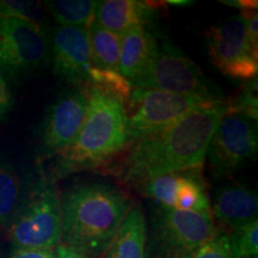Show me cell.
<instances>
[{
    "instance_id": "obj_1",
    "label": "cell",
    "mask_w": 258,
    "mask_h": 258,
    "mask_svg": "<svg viewBox=\"0 0 258 258\" xmlns=\"http://www.w3.org/2000/svg\"><path fill=\"white\" fill-rule=\"evenodd\" d=\"M226 112V103L196 109L170 127L131 145L112 173L138 190L148 180L179 171L202 169L212 135Z\"/></svg>"
},
{
    "instance_id": "obj_2",
    "label": "cell",
    "mask_w": 258,
    "mask_h": 258,
    "mask_svg": "<svg viewBox=\"0 0 258 258\" xmlns=\"http://www.w3.org/2000/svg\"><path fill=\"white\" fill-rule=\"evenodd\" d=\"M61 241L91 258L106 247L132 207L122 190L106 183H80L60 196Z\"/></svg>"
},
{
    "instance_id": "obj_3",
    "label": "cell",
    "mask_w": 258,
    "mask_h": 258,
    "mask_svg": "<svg viewBox=\"0 0 258 258\" xmlns=\"http://www.w3.org/2000/svg\"><path fill=\"white\" fill-rule=\"evenodd\" d=\"M85 90L88 92L85 120L73 144L56 156L53 175L49 177L51 180L105 165L128 146L124 105L99 90Z\"/></svg>"
},
{
    "instance_id": "obj_4",
    "label": "cell",
    "mask_w": 258,
    "mask_h": 258,
    "mask_svg": "<svg viewBox=\"0 0 258 258\" xmlns=\"http://www.w3.org/2000/svg\"><path fill=\"white\" fill-rule=\"evenodd\" d=\"M16 249H56L61 243V200L54 180L41 177L24 192L9 226Z\"/></svg>"
},
{
    "instance_id": "obj_5",
    "label": "cell",
    "mask_w": 258,
    "mask_h": 258,
    "mask_svg": "<svg viewBox=\"0 0 258 258\" xmlns=\"http://www.w3.org/2000/svg\"><path fill=\"white\" fill-rule=\"evenodd\" d=\"M217 232L211 212L159 207L146 233V258H192Z\"/></svg>"
},
{
    "instance_id": "obj_6",
    "label": "cell",
    "mask_w": 258,
    "mask_h": 258,
    "mask_svg": "<svg viewBox=\"0 0 258 258\" xmlns=\"http://www.w3.org/2000/svg\"><path fill=\"white\" fill-rule=\"evenodd\" d=\"M222 99L179 95L159 90L133 89L125 106V131L128 146L148 135L170 127L196 109L209 106Z\"/></svg>"
},
{
    "instance_id": "obj_7",
    "label": "cell",
    "mask_w": 258,
    "mask_h": 258,
    "mask_svg": "<svg viewBox=\"0 0 258 258\" xmlns=\"http://www.w3.org/2000/svg\"><path fill=\"white\" fill-rule=\"evenodd\" d=\"M133 89L159 90L179 95L218 98L198 64L167 40L156 41L154 50L143 73L132 83Z\"/></svg>"
},
{
    "instance_id": "obj_8",
    "label": "cell",
    "mask_w": 258,
    "mask_h": 258,
    "mask_svg": "<svg viewBox=\"0 0 258 258\" xmlns=\"http://www.w3.org/2000/svg\"><path fill=\"white\" fill-rule=\"evenodd\" d=\"M257 151V121L226 111L212 135L206 157L214 178H221L256 159Z\"/></svg>"
},
{
    "instance_id": "obj_9",
    "label": "cell",
    "mask_w": 258,
    "mask_h": 258,
    "mask_svg": "<svg viewBox=\"0 0 258 258\" xmlns=\"http://www.w3.org/2000/svg\"><path fill=\"white\" fill-rule=\"evenodd\" d=\"M49 60L44 29L18 17H0V72L19 78L40 70Z\"/></svg>"
},
{
    "instance_id": "obj_10",
    "label": "cell",
    "mask_w": 258,
    "mask_h": 258,
    "mask_svg": "<svg viewBox=\"0 0 258 258\" xmlns=\"http://www.w3.org/2000/svg\"><path fill=\"white\" fill-rule=\"evenodd\" d=\"M206 41L209 57L221 73L238 80L257 78L258 49L251 44L240 15L209 28Z\"/></svg>"
},
{
    "instance_id": "obj_11",
    "label": "cell",
    "mask_w": 258,
    "mask_h": 258,
    "mask_svg": "<svg viewBox=\"0 0 258 258\" xmlns=\"http://www.w3.org/2000/svg\"><path fill=\"white\" fill-rule=\"evenodd\" d=\"M88 92L72 88L59 96L47 111L40 131V153L56 157L73 144L85 120Z\"/></svg>"
},
{
    "instance_id": "obj_12",
    "label": "cell",
    "mask_w": 258,
    "mask_h": 258,
    "mask_svg": "<svg viewBox=\"0 0 258 258\" xmlns=\"http://www.w3.org/2000/svg\"><path fill=\"white\" fill-rule=\"evenodd\" d=\"M49 59L59 78L76 89H86L93 67L88 29L57 25L50 31Z\"/></svg>"
},
{
    "instance_id": "obj_13",
    "label": "cell",
    "mask_w": 258,
    "mask_h": 258,
    "mask_svg": "<svg viewBox=\"0 0 258 258\" xmlns=\"http://www.w3.org/2000/svg\"><path fill=\"white\" fill-rule=\"evenodd\" d=\"M213 219L232 231L257 220V195L249 186L232 183L219 188L211 205Z\"/></svg>"
},
{
    "instance_id": "obj_14",
    "label": "cell",
    "mask_w": 258,
    "mask_h": 258,
    "mask_svg": "<svg viewBox=\"0 0 258 258\" xmlns=\"http://www.w3.org/2000/svg\"><path fill=\"white\" fill-rule=\"evenodd\" d=\"M154 15V5L138 0H105L97 2L95 21L106 30L123 36L139 25H146Z\"/></svg>"
},
{
    "instance_id": "obj_15",
    "label": "cell",
    "mask_w": 258,
    "mask_h": 258,
    "mask_svg": "<svg viewBox=\"0 0 258 258\" xmlns=\"http://www.w3.org/2000/svg\"><path fill=\"white\" fill-rule=\"evenodd\" d=\"M147 222L143 209L132 205L103 258H146Z\"/></svg>"
},
{
    "instance_id": "obj_16",
    "label": "cell",
    "mask_w": 258,
    "mask_h": 258,
    "mask_svg": "<svg viewBox=\"0 0 258 258\" xmlns=\"http://www.w3.org/2000/svg\"><path fill=\"white\" fill-rule=\"evenodd\" d=\"M157 36L146 25H139L121 36L118 72L133 83L139 78L152 55Z\"/></svg>"
},
{
    "instance_id": "obj_17",
    "label": "cell",
    "mask_w": 258,
    "mask_h": 258,
    "mask_svg": "<svg viewBox=\"0 0 258 258\" xmlns=\"http://www.w3.org/2000/svg\"><path fill=\"white\" fill-rule=\"evenodd\" d=\"M88 36L93 66L118 71L121 37L101 27L96 21L88 28Z\"/></svg>"
},
{
    "instance_id": "obj_18",
    "label": "cell",
    "mask_w": 258,
    "mask_h": 258,
    "mask_svg": "<svg viewBox=\"0 0 258 258\" xmlns=\"http://www.w3.org/2000/svg\"><path fill=\"white\" fill-rule=\"evenodd\" d=\"M97 2L91 0H47L43 8L56 23L64 27L88 29L95 21Z\"/></svg>"
},
{
    "instance_id": "obj_19",
    "label": "cell",
    "mask_w": 258,
    "mask_h": 258,
    "mask_svg": "<svg viewBox=\"0 0 258 258\" xmlns=\"http://www.w3.org/2000/svg\"><path fill=\"white\" fill-rule=\"evenodd\" d=\"M175 209L184 212H211L201 169L185 170L176 194Z\"/></svg>"
},
{
    "instance_id": "obj_20",
    "label": "cell",
    "mask_w": 258,
    "mask_h": 258,
    "mask_svg": "<svg viewBox=\"0 0 258 258\" xmlns=\"http://www.w3.org/2000/svg\"><path fill=\"white\" fill-rule=\"evenodd\" d=\"M23 196L19 176L14 167L0 159V225L9 227Z\"/></svg>"
},
{
    "instance_id": "obj_21",
    "label": "cell",
    "mask_w": 258,
    "mask_h": 258,
    "mask_svg": "<svg viewBox=\"0 0 258 258\" xmlns=\"http://www.w3.org/2000/svg\"><path fill=\"white\" fill-rule=\"evenodd\" d=\"M93 88L103 93L118 99L122 104L128 105L131 101L133 86L118 71L102 70L93 66L89 73V80L86 89Z\"/></svg>"
},
{
    "instance_id": "obj_22",
    "label": "cell",
    "mask_w": 258,
    "mask_h": 258,
    "mask_svg": "<svg viewBox=\"0 0 258 258\" xmlns=\"http://www.w3.org/2000/svg\"><path fill=\"white\" fill-rule=\"evenodd\" d=\"M183 172L184 171L157 177V178H153L145 183L139 190L146 198L153 200L159 207L175 209L176 194L177 190H178Z\"/></svg>"
},
{
    "instance_id": "obj_23",
    "label": "cell",
    "mask_w": 258,
    "mask_h": 258,
    "mask_svg": "<svg viewBox=\"0 0 258 258\" xmlns=\"http://www.w3.org/2000/svg\"><path fill=\"white\" fill-rule=\"evenodd\" d=\"M232 258H258V221L231 231Z\"/></svg>"
},
{
    "instance_id": "obj_24",
    "label": "cell",
    "mask_w": 258,
    "mask_h": 258,
    "mask_svg": "<svg viewBox=\"0 0 258 258\" xmlns=\"http://www.w3.org/2000/svg\"><path fill=\"white\" fill-rule=\"evenodd\" d=\"M0 17H18L27 19L43 28L44 15L42 6L32 2L3 0L0 2Z\"/></svg>"
},
{
    "instance_id": "obj_25",
    "label": "cell",
    "mask_w": 258,
    "mask_h": 258,
    "mask_svg": "<svg viewBox=\"0 0 258 258\" xmlns=\"http://www.w3.org/2000/svg\"><path fill=\"white\" fill-rule=\"evenodd\" d=\"M225 103L226 111L239 112L257 121V78L247 80L244 89L234 98Z\"/></svg>"
},
{
    "instance_id": "obj_26",
    "label": "cell",
    "mask_w": 258,
    "mask_h": 258,
    "mask_svg": "<svg viewBox=\"0 0 258 258\" xmlns=\"http://www.w3.org/2000/svg\"><path fill=\"white\" fill-rule=\"evenodd\" d=\"M192 258H232L230 233L217 231L196 251Z\"/></svg>"
},
{
    "instance_id": "obj_27",
    "label": "cell",
    "mask_w": 258,
    "mask_h": 258,
    "mask_svg": "<svg viewBox=\"0 0 258 258\" xmlns=\"http://www.w3.org/2000/svg\"><path fill=\"white\" fill-rule=\"evenodd\" d=\"M12 108V97L10 93L8 83L0 72V120L6 117Z\"/></svg>"
},
{
    "instance_id": "obj_28",
    "label": "cell",
    "mask_w": 258,
    "mask_h": 258,
    "mask_svg": "<svg viewBox=\"0 0 258 258\" xmlns=\"http://www.w3.org/2000/svg\"><path fill=\"white\" fill-rule=\"evenodd\" d=\"M10 258H56L55 249H16Z\"/></svg>"
},
{
    "instance_id": "obj_29",
    "label": "cell",
    "mask_w": 258,
    "mask_h": 258,
    "mask_svg": "<svg viewBox=\"0 0 258 258\" xmlns=\"http://www.w3.org/2000/svg\"><path fill=\"white\" fill-rule=\"evenodd\" d=\"M56 258H90L86 254H84L79 251L72 249V247L66 246V245L60 244L55 249Z\"/></svg>"
},
{
    "instance_id": "obj_30",
    "label": "cell",
    "mask_w": 258,
    "mask_h": 258,
    "mask_svg": "<svg viewBox=\"0 0 258 258\" xmlns=\"http://www.w3.org/2000/svg\"><path fill=\"white\" fill-rule=\"evenodd\" d=\"M221 3L225 5L232 6V8L239 9L240 12L251 9H258V3L256 0H226V2Z\"/></svg>"
},
{
    "instance_id": "obj_31",
    "label": "cell",
    "mask_w": 258,
    "mask_h": 258,
    "mask_svg": "<svg viewBox=\"0 0 258 258\" xmlns=\"http://www.w3.org/2000/svg\"><path fill=\"white\" fill-rule=\"evenodd\" d=\"M166 4L175 5V6H188L190 4H194V3L192 2H185V0H183V2H180V0H169V2H166Z\"/></svg>"
}]
</instances>
